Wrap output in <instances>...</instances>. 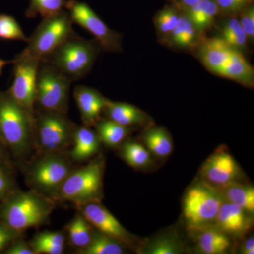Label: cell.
<instances>
[{
    "label": "cell",
    "instance_id": "1",
    "mask_svg": "<svg viewBox=\"0 0 254 254\" xmlns=\"http://www.w3.org/2000/svg\"><path fill=\"white\" fill-rule=\"evenodd\" d=\"M54 200L33 190H14L0 208L1 222L18 232L46 224L54 210Z\"/></svg>",
    "mask_w": 254,
    "mask_h": 254
},
{
    "label": "cell",
    "instance_id": "2",
    "mask_svg": "<svg viewBox=\"0 0 254 254\" xmlns=\"http://www.w3.org/2000/svg\"><path fill=\"white\" fill-rule=\"evenodd\" d=\"M100 48L96 39L86 40L76 33L42 63L49 65L72 83L81 79L91 71Z\"/></svg>",
    "mask_w": 254,
    "mask_h": 254
},
{
    "label": "cell",
    "instance_id": "3",
    "mask_svg": "<svg viewBox=\"0 0 254 254\" xmlns=\"http://www.w3.org/2000/svg\"><path fill=\"white\" fill-rule=\"evenodd\" d=\"M34 120L6 92L0 91V139L14 155L25 157L34 144Z\"/></svg>",
    "mask_w": 254,
    "mask_h": 254
},
{
    "label": "cell",
    "instance_id": "4",
    "mask_svg": "<svg viewBox=\"0 0 254 254\" xmlns=\"http://www.w3.org/2000/svg\"><path fill=\"white\" fill-rule=\"evenodd\" d=\"M73 169L66 153H38L26 167V181L31 190L55 202L63 182Z\"/></svg>",
    "mask_w": 254,
    "mask_h": 254
},
{
    "label": "cell",
    "instance_id": "5",
    "mask_svg": "<svg viewBox=\"0 0 254 254\" xmlns=\"http://www.w3.org/2000/svg\"><path fill=\"white\" fill-rule=\"evenodd\" d=\"M104 168V160L96 158L81 168L73 169L63 182L56 201L69 202L76 207L100 202Z\"/></svg>",
    "mask_w": 254,
    "mask_h": 254
},
{
    "label": "cell",
    "instance_id": "6",
    "mask_svg": "<svg viewBox=\"0 0 254 254\" xmlns=\"http://www.w3.org/2000/svg\"><path fill=\"white\" fill-rule=\"evenodd\" d=\"M73 23L66 10L43 18L28 38L27 47L15 58L43 61L64 42L76 34Z\"/></svg>",
    "mask_w": 254,
    "mask_h": 254
},
{
    "label": "cell",
    "instance_id": "7",
    "mask_svg": "<svg viewBox=\"0 0 254 254\" xmlns=\"http://www.w3.org/2000/svg\"><path fill=\"white\" fill-rule=\"evenodd\" d=\"M75 127L66 114L35 112L33 136L38 153H66Z\"/></svg>",
    "mask_w": 254,
    "mask_h": 254
},
{
    "label": "cell",
    "instance_id": "8",
    "mask_svg": "<svg viewBox=\"0 0 254 254\" xmlns=\"http://www.w3.org/2000/svg\"><path fill=\"white\" fill-rule=\"evenodd\" d=\"M71 82L44 63H40L37 75L36 111L66 114Z\"/></svg>",
    "mask_w": 254,
    "mask_h": 254
},
{
    "label": "cell",
    "instance_id": "9",
    "mask_svg": "<svg viewBox=\"0 0 254 254\" xmlns=\"http://www.w3.org/2000/svg\"><path fill=\"white\" fill-rule=\"evenodd\" d=\"M223 203L218 192L206 185H195L187 191L183 213L190 226L201 228L216 218Z\"/></svg>",
    "mask_w": 254,
    "mask_h": 254
},
{
    "label": "cell",
    "instance_id": "10",
    "mask_svg": "<svg viewBox=\"0 0 254 254\" xmlns=\"http://www.w3.org/2000/svg\"><path fill=\"white\" fill-rule=\"evenodd\" d=\"M65 9L72 22L93 34L105 51H122L121 35L110 29L86 3L68 0L66 1Z\"/></svg>",
    "mask_w": 254,
    "mask_h": 254
},
{
    "label": "cell",
    "instance_id": "11",
    "mask_svg": "<svg viewBox=\"0 0 254 254\" xmlns=\"http://www.w3.org/2000/svg\"><path fill=\"white\" fill-rule=\"evenodd\" d=\"M41 62L32 59L13 60L14 80L6 93L34 120L37 75Z\"/></svg>",
    "mask_w": 254,
    "mask_h": 254
},
{
    "label": "cell",
    "instance_id": "12",
    "mask_svg": "<svg viewBox=\"0 0 254 254\" xmlns=\"http://www.w3.org/2000/svg\"><path fill=\"white\" fill-rule=\"evenodd\" d=\"M77 208L87 221L98 231L125 245H130L133 242L131 234L100 202H92Z\"/></svg>",
    "mask_w": 254,
    "mask_h": 254
},
{
    "label": "cell",
    "instance_id": "13",
    "mask_svg": "<svg viewBox=\"0 0 254 254\" xmlns=\"http://www.w3.org/2000/svg\"><path fill=\"white\" fill-rule=\"evenodd\" d=\"M202 174L210 183L222 187L235 181L240 174V168L230 153L218 150L206 160Z\"/></svg>",
    "mask_w": 254,
    "mask_h": 254
},
{
    "label": "cell",
    "instance_id": "14",
    "mask_svg": "<svg viewBox=\"0 0 254 254\" xmlns=\"http://www.w3.org/2000/svg\"><path fill=\"white\" fill-rule=\"evenodd\" d=\"M73 96L81 114L84 125L94 127L101 119L105 98L99 91L85 86H77L74 88Z\"/></svg>",
    "mask_w": 254,
    "mask_h": 254
},
{
    "label": "cell",
    "instance_id": "15",
    "mask_svg": "<svg viewBox=\"0 0 254 254\" xmlns=\"http://www.w3.org/2000/svg\"><path fill=\"white\" fill-rule=\"evenodd\" d=\"M100 141L96 131L90 127L78 126L76 125L73 133L71 149L67 153L73 162H83L96 154L99 150Z\"/></svg>",
    "mask_w": 254,
    "mask_h": 254
},
{
    "label": "cell",
    "instance_id": "16",
    "mask_svg": "<svg viewBox=\"0 0 254 254\" xmlns=\"http://www.w3.org/2000/svg\"><path fill=\"white\" fill-rule=\"evenodd\" d=\"M234 50L221 38H206L200 41L199 58L205 68L217 74L230 59Z\"/></svg>",
    "mask_w": 254,
    "mask_h": 254
},
{
    "label": "cell",
    "instance_id": "17",
    "mask_svg": "<svg viewBox=\"0 0 254 254\" xmlns=\"http://www.w3.org/2000/svg\"><path fill=\"white\" fill-rule=\"evenodd\" d=\"M103 112L108 119L125 127L141 126L150 123V117L134 105L112 101L106 98Z\"/></svg>",
    "mask_w": 254,
    "mask_h": 254
},
{
    "label": "cell",
    "instance_id": "18",
    "mask_svg": "<svg viewBox=\"0 0 254 254\" xmlns=\"http://www.w3.org/2000/svg\"><path fill=\"white\" fill-rule=\"evenodd\" d=\"M216 75L238 82L247 87H253L254 70L242 52L234 50L230 59Z\"/></svg>",
    "mask_w": 254,
    "mask_h": 254
},
{
    "label": "cell",
    "instance_id": "19",
    "mask_svg": "<svg viewBox=\"0 0 254 254\" xmlns=\"http://www.w3.org/2000/svg\"><path fill=\"white\" fill-rule=\"evenodd\" d=\"M245 210L234 203H222L215 220L222 232L240 234L248 228Z\"/></svg>",
    "mask_w": 254,
    "mask_h": 254
},
{
    "label": "cell",
    "instance_id": "20",
    "mask_svg": "<svg viewBox=\"0 0 254 254\" xmlns=\"http://www.w3.org/2000/svg\"><path fill=\"white\" fill-rule=\"evenodd\" d=\"M200 34L191 20L184 13L180 14L176 27L166 40L171 46L190 49L199 43Z\"/></svg>",
    "mask_w": 254,
    "mask_h": 254
},
{
    "label": "cell",
    "instance_id": "21",
    "mask_svg": "<svg viewBox=\"0 0 254 254\" xmlns=\"http://www.w3.org/2000/svg\"><path fill=\"white\" fill-rule=\"evenodd\" d=\"M66 236L60 231H44L36 234L29 245L35 254H62L64 252Z\"/></svg>",
    "mask_w": 254,
    "mask_h": 254
},
{
    "label": "cell",
    "instance_id": "22",
    "mask_svg": "<svg viewBox=\"0 0 254 254\" xmlns=\"http://www.w3.org/2000/svg\"><path fill=\"white\" fill-rule=\"evenodd\" d=\"M200 33L207 31L213 24L219 13L215 0H201L185 11Z\"/></svg>",
    "mask_w": 254,
    "mask_h": 254
},
{
    "label": "cell",
    "instance_id": "23",
    "mask_svg": "<svg viewBox=\"0 0 254 254\" xmlns=\"http://www.w3.org/2000/svg\"><path fill=\"white\" fill-rule=\"evenodd\" d=\"M143 139L147 149L160 158L168 156L173 152L171 137L163 127H150L143 133Z\"/></svg>",
    "mask_w": 254,
    "mask_h": 254
},
{
    "label": "cell",
    "instance_id": "24",
    "mask_svg": "<svg viewBox=\"0 0 254 254\" xmlns=\"http://www.w3.org/2000/svg\"><path fill=\"white\" fill-rule=\"evenodd\" d=\"M94 127L100 141L110 147L121 144L131 132V127L119 125L109 119H100Z\"/></svg>",
    "mask_w": 254,
    "mask_h": 254
},
{
    "label": "cell",
    "instance_id": "25",
    "mask_svg": "<svg viewBox=\"0 0 254 254\" xmlns=\"http://www.w3.org/2000/svg\"><path fill=\"white\" fill-rule=\"evenodd\" d=\"M68 240L77 250L88 245L93 237V227L81 213L76 214L66 227Z\"/></svg>",
    "mask_w": 254,
    "mask_h": 254
},
{
    "label": "cell",
    "instance_id": "26",
    "mask_svg": "<svg viewBox=\"0 0 254 254\" xmlns=\"http://www.w3.org/2000/svg\"><path fill=\"white\" fill-rule=\"evenodd\" d=\"M123 243L108 235L94 230L91 242L85 248L77 250L79 254H123L125 247Z\"/></svg>",
    "mask_w": 254,
    "mask_h": 254
},
{
    "label": "cell",
    "instance_id": "27",
    "mask_svg": "<svg viewBox=\"0 0 254 254\" xmlns=\"http://www.w3.org/2000/svg\"><path fill=\"white\" fill-rule=\"evenodd\" d=\"M230 241L221 230L208 229L198 237V247L203 253L222 254L230 248Z\"/></svg>",
    "mask_w": 254,
    "mask_h": 254
},
{
    "label": "cell",
    "instance_id": "28",
    "mask_svg": "<svg viewBox=\"0 0 254 254\" xmlns=\"http://www.w3.org/2000/svg\"><path fill=\"white\" fill-rule=\"evenodd\" d=\"M222 187L224 188L225 198L230 203L239 205L249 213H254V187L245 186L234 182L224 185Z\"/></svg>",
    "mask_w": 254,
    "mask_h": 254
},
{
    "label": "cell",
    "instance_id": "29",
    "mask_svg": "<svg viewBox=\"0 0 254 254\" xmlns=\"http://www.w3.org/2000/svg\"><path fill=\"white\" fill-rule=\"evenodd\" d=\"M121 155L128 165L134 168L146 166L151 160L150 152L143 145L127 141L122 147Z\"/></svg>",
    "mask_w": 254,
    "mask_h": 254
},
{
    "label": "cell",
    "instance_id": "30",
    "mask_svg": "<svg viewBox=\"0 0 254 254\" xmlns=\"http://www.w3.org/2000/svg\"><path fill=\"white\" fill-rule=\"evenodd\" d=\"M220 38L224 40L228 46L240 52L241 50L245 49L248 41L240 21L234 16L224 25L222 29V36Z\"/></svg>",
    "mask_w": 254,
    "mask_h": 254
},
{
    "label": "cell",
    "instance_id": "31",
    "mask_svg": "<svg viewBox=\"0 0 254 254\" xmlns=\"http://www.w3.org/2000/svg\"><path fill=\"white\" fill-rule=\"evenodd\" d=\"M65 0H30L26 11V17L33 18L42 16L43 18L59 14L65 9Z\"/></svg>",
    "mask_w": 254,
    "mask_h": 254
},
{
    "label": "cell",
    "instance_id": "32",
    "mask_svg": "<svg viewBox=\"0 0 254 254\" xmlns=\"http://www.w3.org/2000/svg\"><path fill=\"white\" fill-rule=\"evenodd\" d=\"M0 38L7 41H20L28 43V38L13 16L0 14Z\"/></svg>",
    "mask_w": 254,
    "mask_h": 254
},
{
    "label": "cell",
    "instance_id": "33",
    "mask_svg": "<svg viewBox=\"0 0 254 254\" xmlns=\"http://www.w3.org/2000/svg\"><path fill=\"white\" fill-rule=\"evenodd\" d=\"M180 14L174 8H165L156 15L155 25L160 35L165 38L171 34L176 27Z\"/></svg>",
    "mask_w": 254,
    "mask_h": 254
},
{
    "label": "cell",
    "instance_id": "34",
    "mask_svg": "<svg viewBox=\"0 0 254 254\" xmlns=\"http://www.w3.org/2000/svg\"><path fill=\"white\" fill-rule=\"evenodd\" d=\"M181 252L180 245L173 239L160 238L148 246L145 254H177Z\"/></svg>",
    "mask_w": 254,
    "mask_h": 254
},
{
    "label": "cell",
    "instance_id": "35",
    "mask_svg": "<svg viewBox=\"0 0 254 254\" xmlns=\"http://www.w3.org/2000/svg\"><path fill=\"white\" fill-rule=\"evenodd\" d=\"M252 1L253 0H215L219 12L231 16L241 14L247 6L252 4Z\"/></svg>",
    "mask_w": 254,
    "mask_h": 254
},
{
    "label": "cell",
    "instance_id": "36",
    "mask_svg": "<svg viewBox=\"0 0 254 254\" xmlns=\"http://www.w3.org/2000/svg\"><path fill=\"white\" fill-rule=\"evenodd\" d=\"M239 20L242 29L247 36V40L254 41V8L252 4L247 6L242 13Z\"/></svg>",
    "mask_w": 254,
    "mask_h": 254
},
{
    "label": "cell",
    "instance_id": "37",
    "mask_svg": "<svg viewBox=\"0 0 254 254\" xmlns=\"http://www.w3.org/2000/svg\"><path fill=\"white\" fill-rule=\"evenodd\" d=\"M21 234V232L16 231L2 222H0V252L11 245L15 240L20 238Z\"/></svg>",
    "mask_w": 254,
    "mask_h": 254
},
{
    "label": "cell",
    "instance_id": "38",
    "mask_svg": "<svg viewBox=\"0 0 254 254\" xmlns=\"http://www.w3.org/2000/svg\"><path fill=\"white\" fill-rule=\"evenodd\" d=\"M13 177L6 169L0 165V200L4 199L13 190Z\"/></svg>",
    "mask_w": 254,
    "mask_h": 254
},
{
    "label": "cell",
    "instance_id": "39",
    "mask_svg": "<svg viewBox=\"0 0 254 254\" xmlns=\"http://www.w3.org/2000/svg\"><path fill=\"white\" fill-rule=\"evenodd\" d=\"M6 251V254H35L29 244L26 243L24 240L18 238L15 240Z\"/></svg>",
    "mask_w": 254,
    "mask_h": 254
},
{
    "label": "cell",
    "instance_id": "40",
    "mask_svg": "<svg viewBox=\"0 0 254 254\" xmlns=\"http://www.w3.org/2000/svg\"><path fill=\"white\" fill-rule=\"evenodd\" d=\"M201 0H177L179 6L182 8L184 11H187V9L198 4Z\"/></svg>",
    "mask_w": 254,
    "mask_h": 254
},
{
    "label": "cell",
    "instance_id": "41",
    "mask_svg": "<svg viewBox=\"0 0 254 254\" xmlns=\"http://www.w3.org/2000/svg\"><path fill=\"white\" fill-rule=\"evenodd\" d=\"M243 254H254V237H250L247 240L242 249Z\"/></svg>",
    "mask_w": 254,
    "mask_h": 254
},
{
    "label": "cell",
    "instance_id": "42",
    "mask_svg": "<svg viewBox=\"0 0 254 254\" xmlns=\"http://www.w3.org/2000/svg\"><path fill=\"white\" fill-rule=\"evenodd\" d=\"M9 64H13V60H11V61H6V60L0 59V76H1V73H2L3 68H4L6 65Z\"/></svg>",
    "mask_w": 254,
    "mask_h": 254
},
{
    "label": "cell",
    "instance_id": "43",
    "mask_svg": "<svg viewBox=\"0 0 254 254\" xmlns=\"http://www.w3.org/2000/svg\"><path fill=\"white\" fill-rule=\"evenodd\" d=\"M1 143L3 142L0 139V160H3L5 158L4 150Z\"/></svg>",
    "mask_w": 254,
    "mask_h": 254
}]
</instances>
